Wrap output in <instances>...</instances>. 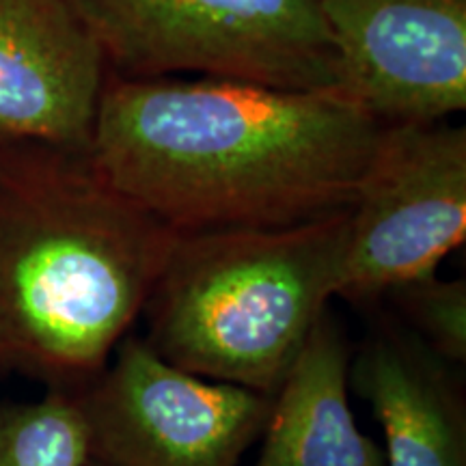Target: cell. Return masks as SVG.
<instances>
[{
	"instance_id": "30bf717a",
	"label": "cell",
	"mask_w": 466,
	"mask_h": 466,
	"mask_svg": "<svg viewBox=\"0 0 466 466\" xmlns=\"http://www.w3.org/2000/svg\"><path fill=\"white\" fill-rule=\"evenodd\" d=\"M350 363L346 337L326 311L272 395L255 466H387L350 408Z\"/></svg>"
},
{
	"instance_id": "3957f363",
	"label": "cell",
	"mask_w": 466,
	"mask_h": 466,
	"mask_svg": "<svg viewBox=\"0 0 466 466\" xmlns=\"http://www.w3.org/2000/svg\"><path fill=\"white\" fill-rule=\"evenodd\" d=\"M348 233L350 208L177 233L145 305L147 341L190 374L275 395L337 296Z\"/></svg>"
},
{
	"instance_id": "8fae6325",
	"label": "cell",
	"mask_w": 466,
	"mask_h": 466,
	"mask_svg": "<svg viewBox=\"0 0 466 466\" xmlns=\"http://www.w3.org/2000/svg\"><path fill=\"white\" fill-rule=\"evenodd\" d=\"M89 442L74 393L0 404V466H85Z\"/></svg>"
},
{
	"instance_id": "9c48e42d",
	"label": "cell",
	"mask_w": 466,
	"mask_h": 466,
	"mask_svg": "<svg viewBox=\"0 0 466 466\" xmlns=\"http://www.w3.org/2000/svg\"><path fill=\"white\" fill-rule=\"evenodd\" d=\"M350 380L380 423L387 466H466L462 400L421 341L374 337L350 363Z\"/></svg>"
},
{
	"instance_id": "52a82bcc",
	"label": "cell",
	"mask_w": 466,
	"mask_h": 466,
	"mask_svg": "<svg viewBox=\"0 0 466 466\" xmlns=\"http://www.w3.org/2000/svg\"><path fill=\"white\" fill-rule=\"evenodd\" d=\"M337 91L382 124L466 106V0H322Z\"/></svg>"
},
{
	"instance_id": "277c9868",
	"label": "cell",
	"mask_w": 466,
	"mask_h": 466,
	"mask_svg": "<svg viewBox=\"0 0 466 466\" xmlns=\"http://www.w3.org/2000/svg\"><path fill=\"white\" fill-rule=\"evenodd\" d=\"M119 78L337 89L322 0H74Z\"/></svg>"
},
{
	"instance_id": "5b68a950",
	"label": "cell",
	"mask_w": 466,
	"mask_h": 466,
	"mask_svg": "<svg viewBox=\"0 0 466 466\" xmlns=\"http://www.w3.org/2000/svg\"><path fill=\"white\" fill-rule=\"evenodd\" d=\"M74 395L104 466H238L272 408V395L190 374L141 337H124Z\"/></svg>"
},
{
	"instance_id": "ba28073f",
	"label": "cell",
	"mask_w": 466,
	"mask_h": 466,
	"mask_svg": "<svg viewBox=\"0 0 466 466\" xmlns=\"http://www.w3.org/2000/svg\"><path fill=\"white\" fill-rule=\"evenodd\" d=\"M106 69L74 0H0V143L89 149Z\"/></svg>"
},
{
	"instance_id": "7c38bea8",
	"label": "cell",
	"mask_w": 466,
	"mask_h": 466,
	"mask_svg": "<svg viewBox=\"0 0 466 466\" xmlns=\"http://www.w3.org/2000/svg\"><path fill=\"white\" fill-rule=\"evenodd\" d=\"M408 319L423 335V346L439 359L466 360V281L439 277L395 289Z\"/></svg>"
},
{
	"instance_id": "8992f818",
	"label": "cell",
	"mask_w": 466,
	"mask_h": 466,
	"mask_svg": "<svg viewBox=\"0 0 466 466\" xmlns=\"http://www.w3.org/2000/svg\"><path fill=\"white\" fill-rule=\"evenodd\" d=\"M466 236V130L384 124L350 208L337 296L371 300L436 275Z\"/></svg>"
},
{
	"instance_id": "7a4b0ae2",
	"label": "cell",
	"mask_w": 466,
	"mask_h": 466,
	"mask_svg": "<svg viewBox=\"0 0 466 466\" xmlns=\"http://www.w3.org/2000/svg\"><path fill=\"white\" fill-rule=\"evenodd\" d=\"M175 238L86 151L0 143V371L83 391L145 311Z\"/></svg>"
},
{
	"instance_id": "4fadbf2b",
	"label": "cell",
	"mask_w": 466,
	"mask_h": 466,
	"mask_svg": "<svg viewBox=\"0 0 466 466\" xmlns=\"http://www.w3.org/2000/svg\"><path fill=\"white\" fill-rule=\"evenodd\" d=\"M85 466H104V464H97V462H91V460H89V462H86Z\"/></svg>"
},
{
	"instance_id": "6da1fadb",
	"label": "cell",
	"mask_w": 466,
	"mask_h": 466,
	"mask_svg": "<svg viewBox=\"0 0 466 466\" xmlns=\"http://www.w3.org/2000/svg\"><path fill=\"white\" fill-rule=\"evenodd\" d=\"M382 127L337 89L113 76L86 156L177 233L283 227L352 208Z\"/></svg>"
}]
</instances>
